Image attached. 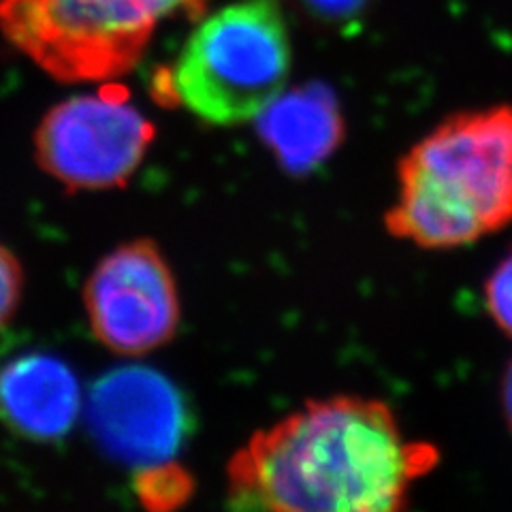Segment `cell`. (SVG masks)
<instances>
[{
	"label": "cell",
	"instance_id": "5b68a950",
	"mask_svg": "<svg viewBox=\"0 0 512 512\" xmlns=\"http://www.w3.org/2000/svg\"><path fill=\"white\" fill-rule=\"evenodd\" d=\"M154 135L128 94L109 86L47 111L35 133L37 163L71 190L118 188L137 171Z\"/></svg>",
	"mask_w": 512,
	"mask_h": 512
},
{
	"label": "cell",
	"instance_id": "3957f363",
	"mask_svg": "<svg viewBox=\"0 0 512 512\" xmlns=\"http://www.w3.org/2000/svg\"><path fill=\"white\" fill-rule=\"evenodd\" d=\"M291 62L278 0H242L195 28L169 73V94L207 124L239 126L286 90Z\"/></svg>",
	"mask_w": 512,
	"mask_h": 512
},
{
	"label": "cell",
	"instance_id": "8fae6325",
	"mask_svg": "<svg viewBox=\"0 0 512 512\" xmlns=\"http://www.w3.org/2000/svg\"><path fill=\"white\" fill-rule=\"evenodd\" d=\"M485 295L493 320L512 338V254L495 267Z\"/></svg>",
	"mask_w": 512,
	"mask_h": 512
},
{
	"label": "cell",
	"instance_id": "4fadbf2b",
	"mask_svg": "<svg viewBox=\"0 0 512 512\" xmlns=\"http://www.w3.org/2000/svg\"><path fill=\"white\" fill-rule=\"evenodd\" d=\"M306 3L318 13H323L325 18H348V15L359 11L363 0H306Z\"/></svg>",
	"mask_w": 512,
	"mask_h": 512
},
{
	"label": "cell",
	"instance_id": "7c38bea8",
	"mask_svg": "<svg viewBox=\"0 0 512 512\" xmlns=\"http://www.w3.org/2000/svg\"><path fill=\"white\" fill-rule=\"evenodd\" d=\"M24 286L22 265L15 254L0 244V329H3L13 312L18 310L20 295Z\"/></svg>",
	"mask_w": 512,
	"mask_h": 512
},
{
	"label": "cell",
	"instance_id": "8992f818",
	"mask_svg": "<svg viewBox=\"0 0 512 512\" xmlns=\"http://www.w3.org/2000/svg\"><path fill=\"white\" fill-rule=\"evenodd\" d=\"M86 312L96 340L118 355H146L165 346L180 325V297L156 244L135 239L94 267Z\"/></svg>",
	"mask_w": 512,
	"mask_h": 512
},
{
	"label": "cell",
	"instance_id": "277c9868",
	"mask_svg": "<svg viewBox=\"0 0 512 512\" xmlns=\"http://www.w3.org/2000/svg\"><path fill=\"white\" fill-rule=\"evenodd\" d=\"M207 0H0V30L58 82L131 71L163 20L199 18Z\"/></svg>",
	"mask_w": 512,
	"mask_h": 512
},
{
	"label": "cell",
	"instance_id": "52a82bcc",
	"mask_svg": "<svg viewBox=\"0 0 512 512\" xmlns=\"http://www.w3.org/2000/svg\"><path fill=\"white\" fill-rule=\"evenodd\" d=\"M86 419L107 457L139 470L171 461L192 427L178 387L141 365L118 367L96 380Z\"/></svg>",
	"mask_w": 512,
	"mask_h": 512
},
{
	"label": "cell",
	"instance_id": "6da1fadb",
	"mask_svg": "<svg viewBox=\"0 0 512 512\" xmlns=\"http://www.w3.org/2000/svg\"><path fill=\"white\" fill-rule=\"evenodd\" d=\"M438 463L378 399L329 397L256 434L227 468L235 510L391 512Z\"/></svg>",
	"mask_w": 512,
	"mask_h": 512
},
{
	"label": "cell",
	"instance_id": "9c48e42d",
	"mask_svg": "<svg viewBox=\"0 0 512 512\" xmlns=\"http://www.w3.org/2000/svg\"><path fill=\"white\" fill-rule=\"evenodd\" d=\"M256 122L288 173H310L323 165L344 135L340 105L325 86L284 90Z\"/></svg>",
	"mask_w": 512,
	"mask_h": 512
},
{
	"label": "cell",
	"instance_id": "ba28073f",
	"mask_svg": "<svg viewBox=\"0 0 512 512\" xmlns=\"http://www.w3.org/2000/svg\"><path fill=\"white\" fill-rule=\"evenodd\" d=\"M82 389L71 367L52 355H24L0 370V419L20 436L56 442L73 429Z\"/></svg>",
	"mask_w": 512,
	"mask_h": 512
},
{
	"label": "cell",
	"instance_id": "7a4b0ae2",
	"mask_svg": "<svg viewBox=\"0 0 512 512\" xmlns=\"http://www.w3.org/2000/svg\"><path fill=\"white\" fill-rule=\"evenodd\" d=\"M512 222V107L444 120L399 163L389 231L429 250L459 248Z\"/></svg>",
	"mask_w": 512,
	"mask_h": 512
},
{
	"label": "cell",
	"instance_id": "30bf717a",
	"mask_svg": "<svg viewBox=\"0 0 512 512\" xmlns=\"http://www.w3.org/2000/svg\"><path fill=\"white\" fill-rule=\"evenodd\" d=\"M139 500L148 508L165 510L180 506L190 493L188 474L175 466L173 461L158 463V466L141 468L135 480Z\"/></svg>",
	"mask_w": 512,
	"mask_h": 512
},
{
	"label": "cell",
	"instance_id": "5bb4252c",
	"mask_svg": "<svg viewBox=\"0 0 512 512\" xmlns=\"http://www.w3.org/2000/svg\"><path fill=\"white\" fill-rule=\"evenodd\" d=\"M502 404H504V414L508 419V425L512 429V361L508 365V370L504 374V382H502Z\"/></svg>",
	"mask_w": 512,
	"mask_h": 512
}]
</instances>
